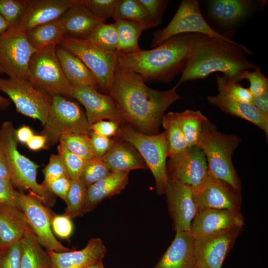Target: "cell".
<instances>
[{
	"label": "cell",
	"mask_w": 268,
	"mask_h": 268,
	"mask_svg": "<svg viewBox=\"0 0 268 268\" xmlns=\"http://www.w3.org/2000/svg\"><path fill=\"white\" fill-rule=\"evenodd\" d=\"M21 254L20 241L0 248V268H19Z\"/></svg>",
	"instance_id": "obj_45"
},
{
	"label": "cell",
	"mask_w": 268,
	"mask_h": 268,
	"mask_svg": "<svg viewBox=\"0 0 268 268\" xmlns=\"http://www.w3.org/2000/svg\"><path fill=\"white\" fill-rule=\"evenodd\" d=\"M0 179L10 181V170L4 151L0 142Z\"/></svg>",
	"instance_id": "obj_55"
},
{
	"label": "cell",
	"mask_w": 268,
	"mask_h": 268,
	"mask_svg": "<svg viewBox=\"0 0 268 268\" xmlns=\"http://www.w3.org/2000/svg\"><path fill=\"white\" fill-rule=\"evenodd\" d=\"M207 100L210 104L217 107L223 112L254 124L265 132L268 138V117L252 103L236 101L220 94L208 96Z\"/></svg>",
	"instance_id": "obj_26"
},
{
	"label": "cell",
	"mask_w": 268,
	"mask_h": 268,
	"mask_svg": "<svg viewBox=\"0 0 268 268\" xmlns=\"http://www.w3.org/2000/svg\"><path fill=\"white\" fill-rule=\"evenodd\" d=\"M243 228L194 237L196 265L202 268H221Z\"/></svg>",
	"instance_id": "obj_16"
},
{
	"label": "cell",
	"mask_w": 268,
	"mask_h": 268,
	"mask_svg": "<svg viewBox=\"0 0 268 268\" xmlns=\"http://www.w3.org/2000/svg\"><path fill=\"white\" fill-rule=\"evenodd\" d=\"M10 104V100L5 98L0 94V109L5 110Z\"/></svg>",
	"instance_id": "obj_58"
},
{
	"label": "cell",
	"mask_w": 268,
	"mask_h": 268,
	"mask_svg": "<svg viewBox=\"0 0 268 268\" xmlns=\"http://www.w3.org/2000/svg\"><path fill=\"white\" fill-rule=\"evenodd\" d=\"M69 151L81 158L90 160L94 158V153L89 134L84 133H65L59 139Z\"/></svg>",
	"instance_id": "obj_37"
},
{
	"label": "cell",
	"mask_w": 268,
	"mask_h": 268,
	"mask_svg": "<svg viewBox=\"0 0 268 268\" xmlns=\"http://www.w3.org/2000/svg\"><path fill=\"white\" fill-rule=\"evenodd\" d=\"M19 204L39 243L47 251L68 252L71 249L63 245L55 237L51 227L55 214L34 195L19 192Z\"/></svg>",
	"instance_id": "obj_13"
},
{
	"label": "cell",
	"mask_w": 268,
	"mask_h": 268,
	"mask_svg": "<svg viewBox=\"0 0 268 268\" xmlns=\"http://www.w3.org/2000/svg\"><path fill=\"white\" fill-rule=\"evenodd\" d=\"M46 138L42 134H34L26 143L31 150L37 151L41 149H46Z\"/></svg>",
	"instance_id": "obj_54"
},
{
	"label": "cell",
	"mask_w": 268,
	"mask_h": 268,
	"mask_svg": "<svg viewBox=\"0 0 268 268\" xmlns=\"http://www.w3.org/2000/svg\"><path fill=\"white\" fill-rule=\"evenodd\" d=\"M0 142L8 164L10 181L13 185L27 190L41 200L47 206L55 202L52 194L46 190L36 180L38 165L21 154L17 149L15 129L10 121L2 123L0 128Z\"/></svg>",
	"instance_id": "obj_5"
},
{
	"label": "cell",
	"mask_w": 268,
	"mask_h": 268,
	"mask_svg": "<svg viewBox=\"0 0 268 268\" xmlns=\"http://www.w3.org/2000/svg\"><path fill=\"white\" fill-rule=\"evenodd\" d=\"M31 230L19 208L0 203V248L20 241Z\"/></svg>",
	"instance_id": "obj_25"
},
{
	"label": "cell",
	"mask_w": 268,
	"mask_h": 268,
	"mask_svg": "<svg viewBox=\"0 0 268 268\" xmlns=\"http://www.w3.org/2000/svg\"><path fill=\"white\" fill-rule=\"evenodd\" d=\"M253 4L250 0H211L207 3L211 17L225 27L236 24L246 17Z\"/></svg>",
	"instance_id": "obj_28"
},
{
	"label": "cell",
	"mask_w": 268,
	"mask_h": 268,
	"mask_svg": "<svg viewBox=\"0 0 268 268\" xmlns=\"http://www.w3.org/2000/svg\"><path fill=\"white\" fill-rule=\"evenodd\" d=\"M72 97L84 107L89 125L107 119L125 123L116 104L109 95L99 92L89 86H73Z\"/></svg>",
	"instance_id": "obj_18"
},
{
	"label": "cell",
	"mask_w": 268,
	"mask_h": 268,
	"mask_svg": "<svg viewBox=\"0 0 268 268\" xmlns=\"http://www.w3.org/2000/svg\"><path fill=\"white\" fill-rule=\"evenodd\" d=\"M36 51L25 33L13 29L0 35V74L27 80L30 61Z\"/></svg>",
	"instance_id": "obj_12"
},
{
	"label": "cell",
	"mask_w": 268,
	"mask_h": 268,
	"mask_svg": "<svg viewBox=\"0 0 268 268\" xmlns=\"http://www.w3.org/2000/svg\"><path fill=\"white\" fill-rule=\"evenodd\" d=\"M25 35L36 50L51 45H59L64 36L59 18L37 26L27 31Z\"/></svg>",
	"instance_id": "obj_32"
},
{
	"label": "cell",
	"mask_w": 268,
	"mask_h": 268,
	"mask_svg": "<svg viewBox=\"0 0 268 268\" xmlns=\"http://www.w3.org/2000/svg\"><path fill=\"white\" fill-rule=\"evenodd\" d=\"M57 45H49L35 51L30 61L27 80L52 97H72L73 86L66 78L56 55Z\"/></svg>",
	"instance_id": "obj_7"
},
{
	"label": "cell",
	"mask_w": 268,
	"mask_h": 268,
	"mask_svg": "<svg viewBox=\"0 0 268 268\" xmlns=\"http://www.w3.org/2000/svg\"><path fill=\"white\" fill-rule=\"evenodd\" d=\"M19 192L13 188L10 180L0 179V203L20 209L19 204Z\"/></svg>",
	"instance_id": "obj_48"
},
{
	"label": "cell",
	"mask_w": 268,
	"mask_h": 268,
	"mask_svg": "<svg viewBox=\"0 0 268 268\" xmlns=\"http://www.w3.org/2000/svg\"><path fill=\"white\" fill-rule=\"evenodd\" d=\"M129 172H111L105 178L88 186L82 215L94 209L103 200L119 194L128 184Z\"/></svg>",
	"instance_id": "obj_24"
},
{
	"label": "cell",
	"mask_w": 268,
	"mask_h": 268,
	"mask_svg": "<svg viewBox=\"0 0 268 268\" xmlns=\"http://www.w3.org/2000/svg\"><path fill=\"white\" fill-rule=\"evenodd\" d=\"M111 172L102 158H93L85 166L80 179L87 187L108 176Z\"/></svg>",
	"instance_id": "obj_42"
},
{
	"label": "cell",
	"mask_w": 268,
	"mask_h": 268,
	"mask_svg": "<svg viewBox=\"0 0 268 268\" xmlns=\"http://www.w3.org/2000/svg\"><path fill=\"white\" fill-rule=\"evenodd\" d=\"M9 29V26L6 21L0 14V35Z\"/></svg>",
	"instance_id": "obj_57"
},
{
	"label": "cell",
	"mask_w": 268,
	"mask_h": 268,
	"mask_svg": "<svg viewBox=\"0 0 268 268\" xmlns=\"http://www.w3.org/2000/svg\"><path fill=\"white\" fill-rule=\"evenodd\" d=\"M138 1L157 25L161 23L163 14L168 3V0H138Z\"/></svg>",
	"instance_id": "obj_49"
},
{
	"label": "cell",
	"mask_w": 268,
	"mask_h": 268,
	"mask_svg": "<svg viewBox=\"0 0 268 268\" xmlns=\"http://www.w3.org/2000/svg\"><path fill=\"white\" fill-rule=\"evenodd\" d=\"M106 252V247L99 238L90 239L80 250L60 253L48 251L52 268H85L92 263L103 261Z\"/></svg>",
	"instance_id": "obj_21"
},
{
	"label": "cell",
	"mask_w": 268,
	"mask_h": 268,
	"mask_svg": "<svg viewBox=\"0 0 268 268\" xmlns=\"http://www.w3.org/2000/svg\"><path fill=\"white\" fill-rule=\"evenodd\" d=\"M165 195L174 230L190 232L198 211L193 189L180 181L168 179Z\"/></svg>",
	"instance_id": "obj_17"
},
{
	"label": "cell",
	"mask_w": 268,
	"mask_h": 268,
	"mask_svg": "<svg viewBox=\"0 0 268 268\" xmlns=\"http://www.w3.org/2000/svg\"><path fill=\"white\" fill-rule=\"evenodd\" d=\"M87 187L80 179L71 180L65 202L67 208L64 214L71 219L82 215L87 197Z\"/></svg>",
	"instance_id": "obj_38"
},
{
	"label": "cell",
	"mask_w": 268,
	"mask_h": 268,
	"mask_svg": "<svg viewBox=\"0 0 268 268\" xmlns=\"http://www.w3.org/2000/svg\"><path fill=\"white\" fill-rule=\"evenodd\" d=\"M64 36L86 40L96 26L104 21L90 12L80 1L73 4L59 18Z\"/></svg>",
	"instance_id": "obj_22"
},
{
	"label": "cell",
	"mask_w": 268,
	"mask_h": 268,
	"mask_svg": "<svg viewBox=\"0 0 268 268\" xmlns=\"http://www.w3.org/2000/svg\"><path fill=\"white\" fill-rule=\"evenodd\" d=\"M194 33L229 40L215 31L204 19L197 0H183L169 23L153 34L151 47H156L176 35Z\"/></svg>",
	"instance_id": "obj_9"
},
{
	"label": "cell",
	"mask_w": 268,
	"mask_h": 268,
	"mask_svg": "<svg viewBox=\"0 0 268 268\" xmlns=\"http://www.w3.org/2000/svg\"><path fill=\"white\" fill-rule=\"evenodd\" d=\"M117 121L101 120L90 126V130L100 135L111 137L118 135L121 125Z\"/></svg>",
	"instance_id": "obj_51"
},
{
	"label": "cell",
	"mask_w": 268,
	"mask_h": 268,
	"mask_svg": "<svg viewBox=\"0 0 268 268\" xmlns=\"http://www.w3.org/2000/svg\"><path fill=\"white\" fill-rule=\"evenodd\" d=\"M57 148L58 155L63 163L69 178L70 180L79 179L89 160L84 159L72 153L61 143Z\"/></svg>",
	"instance_id": "obj_41"
},
{
	"label": "cell",
	"mask_w": 268,
	"mask_h": 268,
	"mask_svg": "<svg viewBox=\"0 0 268 268\" xmlns=\"http://www.w3.org/2000/svg\"><path fill=\"white\" fill-rule=\"evenodd\" d=\"M168 179L198 188L205 179L208 167L204 153L198 145L188 146L170 158L166 164Z\"/></svg>",
	"instance_id": "obj_14"
},
{
	"label": "cell",
	"mask_w": 268,
	"mask_h": 268,
	"mask_svg": "<svg viewBox=\"0 0 268 268\" xmlns=\"http://www.w3.org/2000/svg\"><path fill=\"white\" fill-rule=\"evenodd\" d=\"M193 268H202L195 265V266H194Z\"/></svg>",
	"instance_id": "obj_60"
},
{
	"label": "cell",
	"mask_w": 268,
	"mask_h": 268,
	"mask_svg": "<svg viewBox=\"0 0 268 268\" xmlns=\"http://www.w3.org/2000/svg\"><path fill=\"white\" fill-rule=\"evenodd\" d=\"M196 35L179 34L151 50L127 54L117 53V66L138 74L144 82H170L186 68Z\"/></svg>",
	"instance_id": "obj_3"
},
{
	"label": "cell",
	"mask_w": 268,
	"mask_h": 268,
	"mask_svg": "<svg viewBox=\"0 0 268 268\" xmlns=\"http://www.w3.org/2000/svg\"><path fill=\"white\" fill-rule=\"evenodd\" d=\"M20 242L19 268H52V261L48 251L43 249L32 230L25 233Z\"/></svg>",
	"instance_id": "obj_30"
},
{
	"label": "cell",
	"mask_w": 268,
	"mask_h": 268,
	"mask_svg": "<svg viewBox=\"0 0 268 268\" xmlns=\"http://www.w3.org/2000/svg\"><path fill=\"white\" fill-rule=\"evenodd\" d=\"M85 114L78 104L61 95L52 96L51 108L41 134L46 138V149L59 142L65 133L89 134Z\"/></svg>",
	"instance_id": "obj_8"
},
{
	"label": "cell",
	"mask_w": 268,
	"mask_h": 268,
	"mask_svg": "<svg viewBox=\"0 0 268 268\" xmlns=\"http://www.w3.org/2000/svg\"><path fill=\"white\" fill-rule=\"evenodd\" d=\"M245 219L241 211L223 209L199 210L190 232L193 237L210 235L235 228H243Z\"/></svg>",
	"instance_id": "obj_19"
},
{
	"label": "cell",
	"mask_w": 268,
	"mask_h": 268,
	"mask_svg": "<svg viewBox=\"0 0 268 268\" xmlns=\"http://www.w3.org/2000/svg\"><path fill=\"white\" fill-rule=\"evenodd\" d=\"M241 141L236 135L219 132L207 119L202 124L198 143L204 153L210 172L240 192L241 181L232 162V155Z\"/></svg>",
	"instance_id": "obj_4"
},
{
	"label": "cell",
	"mask_w": 268,
	"mask_h": 268,
	"mask_svg": "<svg viewBox=\"0 0 268 268\" xmlns=\"http://www.w3.org/2000/svg\"><path fill=\"white\" fill-rule=\"evenodd\" d=\"M33 135L31 128L25 125L15 130V136L18 142L26 143Z\"/></svg>",
	"instance_id": "obj_56"
},
{
	"label": "cell",
	"mask_w": 268,
	"mask_h": 268,
	"mask_svg": "<svg viewBox=\"0 0 268 268\" xmlns=\"http://www.w3.org/2000/svg\"><path fill=\"white\" fill-rule=\"evenodd\" d=\"M193 191L198 211L210 208L241 211V192L216 178L209 170L203 182Z\"/></svg>",
	"instance_id": "obj_15"
},
{
	"label": "cell",
	"mask_w": 268,
	"mask_h": 268,
	"mask_svg": "<svg viewBox=\"0 0 268 268\" xmlns=\"http://www.w3.org/2000/svg\"><path fill=\"white\" fill-rule=\"evenodd\" d=\"M252 54L246 47L232 39L197 34L189 62L176 85L204 79L217 71L227 79L239 82L245 70L258 67L247 59V55Z\"/></svg>",
	"instance_id": "obj_2"
},
{
	"label": "cell",
	"mask_w": 268,
	"mask_h": 268,
	"mask_svg": "<svg viewBox=\"0 0 268 268\" xmlns=\"http://www.w3.org/2000/svg\"><path fill=\"white\" fill-rule=\"evenodd\" d=\"M253 70L252 71L245 70L240 79H247L249 81V89L252 95L256 96L268 90V78L262 72L259 66Z\"/></svg>",
	"instance_id": "obj_44"
},
{
	"label": "cell",
	"mask_w": 268,
	"mask_h": 268,
	"mask_svg": "<svg viewBox=\"0 0 268 268\" xmlns=\"http://www.w3.org/2000/svg\"><path fill=\"white\" fill-rule=\"evenodd\" d=\"M161 125L165 130L168 142V157L172 158L188 147L176 112H170L164 115Z\"/></svg>",
	"instance_id": "obj_34"
},
{
	"label": "cell",
	"mask_w": 268,
	"mask_h": 268,
	"mask_svg": "<svg viewBox=\"0 0 268 268\" xmlns=\"http://www.w3.org/2000/svg\"><path fill=\"white\" fill-rule=\"evenodd\" d=\"M0 91L8 96L18 113L39 120L44 126L51 108V96L28 80L16 78H0Z\"/></svg>",
	"instance_id": "obj_10"
},
{
	"label": "cell",
	"mask_w": 268,
	"mask_h": 268,
	"mask_svg": "<svg viewBox=\"0 0 268 268\" xmlns=\"http://www.w3.org/2000/svg\"><path fill=\"white\" fill-rule=\"evenodd\" d=\"M112 18L137 22L146 30L157 26L138 0H119Z\"/></svg>",
	"instance_id": "obj_33"
},
{
	"label": "cell",
	"mask_w": 268,
	"mask_h": 268,
	"mask_svg": "<svg viewBox=\"0 0 268 268\" xmlns=\"http://www.w3.org/2000/svg\"><path fill=\"white\" fill-rule=\"evenodd\" d=\"M91 139L95 158H102L110 149L115 140L92 131L89 134Z\"/></svg>",
	"instance_id": "obj_52"
},
{
	"label": "cell",
	"mask_w": 268,
	"mask_h": 268,
	"mask_svg": "<svg viewBox=\"0 0 268 268\" xmlns=\"http://www.w3.org/2000/svg\"><path fill=\"white\" fill-rule=\"evenodd\" d=\"M219 94L236 101L252 103L253 96L249 88L243 87L239 82L227 79L223 75H216Z\"/></svg>",
	"instance_id": "obj_39"
},
{
	"label": "cell",
	"mask_w": 268,
	"mask_h": 268,
	"mask_svg": "<svg viewBox=\"0 0 268 268\" xmlns=\"http://www.w3.org/2000/svg\"><path fill=\"white\" fill-rule=\"evenodd\" d=\"M195 265L194 237L190 232L178 231L153 268H193Z\"/></svg>",
	"instance_id": "obj_23"
},
{
	"label": "cell",
	"mask_w": 268,
	"mask_h": 268,
	"mask_svg": "<svg viewBox=\"0 0 268 268\" xmlns=\"http://www.w3.org/2000/svg\"><path fill=\"white\" fill-rule=\"evenodd\" d=\"M85 268H104L102 261L92 263Z\"/></svg>",
	"instance_id": "obj_59"
},
{
	"label": "cell",
	"mask_w": 268,
	"mask_h": 268,
	"mask_svg": "<svg viewBox=\"0 0 268 268\" xmlns=\"http://www.w3.org/2000/svg\"><path fill=\"white\" fill-rule=\"evenodd\" d=\"M59 45L77 57L94 75L98 86L108 92L117 65V53L109 52L86 40L66 36Z\"/></svg>",
	"instance_id": "obj_11"
},
{
	"label": "cell",
	"mask_w": 268,
	"mask_h": 268,
	"mask_svg": "<svg viewBox=\"0 0 268 268\" xmlns=\"http://www.w3.org/2000/svg\"><path fill=\"white\" fill-rule=\"evenodd\" d=\"M86 41L100 49L112 53H117L119 38L114 23L98 24Z\"/></svg>",
	"instance_id": "obj_36"
},
{
	"label": "cell",
	"mask_w": 268,
	"mask_h": 268,
	"mask_svg": "<svg viewBox=\"0 0 268 268\" xmlns=\"http://www.w3.org/2000/svg\"><path fill=\"white\" fill-rule=\"evenodd\" d=\"M114 23L117 31L119 45L117 53L131 54L140 51L138 45L139 38L143 30L141 24L131 20L117 19Z\"/></svg>",
	"instance_id": "obj_31"
},
{
	"label": "cell",
	"mask_w": 268,
	"mask_h": 268,
	"mask_svg": "<svg viewBox=\"0 0 268 268\" xmlns=\"http://www.w3.org/2000/svg\"><path fill=\"white\" fill-rule=\"evenodd\" d=\"M51 227L53 233L63 239L69 238L73 230L71 219L64 214L53 215L51 220Z\"/></svg>",
	"instance_id": "obj_47"
},
{
	"label": "cell",
	"mask_w": 268,
	"mask_h": 268,
	"mask_svg": "<svg viewBox=\"0 0 268 268\" xmlns=\"http://www.w3.org/2000/svg\"><path fill=\"white\" fill-rule=\"evenodd\" d=\"M74 2V0H26L25 14L15 29L25 33L37 26L58 19Z\"/></svg>",
	"instance_id": "obj_20"
},
{
	"label": "cell",
	"mask_w": 268,
	"mask_h": 268,
	"mask_svg": "<svg viewBox=\"0 0 268 268\" xmlns=\"http://www.w3.org/2000/svg\"><path fill=\"white\" fill-rule=\"evenodd\" d=\"M56 52L63 71L72 86H89L97 89L95 77L77 57L59 45Z\"/></svg>",
	"instance_id": "obj_27"
},
{
	"label": "cell",
	"mask_w": 268,
	"mask_h": 268,
	"mask_svg": "<svg viewBox=\"0 0 268 268\" xmlns=\"http://www.w3.org/2000/svg\"><path fill=\"white\" fill-rule=\"evenodd\" d=\"M44 176L43 182H49L65 176H67L63 163L57 154H52L48 164L42 170Z\"/></svg>",
	"instance_id": "obj_46"
},
{
	"label": "cell",
	"mask_w": 268,
	"mask_h": 268,
	"mask_svg": "<svg viewBox=\"0 0 268 268\" xmlns=\"http://www.w3.org/2000/svg\"><path fill=\"white\" fill-rule=\"evenodd\" d=\"M119 0H80V2L99 19L112 17Z\"/></svg>",
	"instance_id": "obj_43"
},
{
	"label": "cell",
	"mask_w": 268,
	"mask_h": 268,
	"mask_svg": "<svg viewBox=\"0 0 268 268\" xmlns=\"http://www.w3.org/2000/svg\"><path fill=\"white\" fill-rule=\"evenodd\" d=\"M188 146L198 145L202 124L207 118L200 111L187 109L176 112Z\"/></svg>",
	"instance_id": "obj_35"
},
{
	"label": "cell",
	"mask_w": 268,
	"mask_h": 268,
	"mask_svg": "<svg viewBox=\"0 0 268 268\" xmlns=\"http://www.w3.org/2000/svg\"><path fill=\"white\" fill-rule=\"evenodd\" d=\"M118 136L138 150L154 177L157 193L165 194L168 182L166 168L168 147L165 132L146 134L122 123Z\"/></svg>",
	"instance_id": "obj_6"
},
{
	"label": "cell",
	"mask_w": 268,
	"mask_h": 268,
	"mask_svg": "<svg viewBox=\"0 0 268 268\" xmlns=\"http://www.w3.org/2000/svg\"><path fill=\"white\" fill-rule=\"evenodd\" d=\"M111 172H130L146 169L147 167L133 147L122 141H114L110 149L102 157Z\"/></svg>",
	"instance_id": "obj_29"
},
{
	"label": "cell",
	"mask_w": 268,
	"mask_h": 268,
	"mask_svg": "<svg viewBox=\"0 0 268 268\" xmlns=\"http://www.w3.org/2000/svg\"><path fill=\"white\" fill-rule=\"evenodd\" d=\"M252 104L268 117V90L260 95L253 96Z\"/></svg>",
	"instance_id": "obj_53"
},
{
	"label": "cell",
	"mask_w": 268,
	"mask_h": 268,
	"mask_svg": "<svg viewBox=\"0 0 268 268\" xmlns=\"http://www.w3.org/2000/svg\"><path fill=\"white\" fill-rule=\"evenodd\" d=\"M178 87L165 91L151 88L137 74L117 65L109 89L125 123L146 134H159L167 109L181 97Z\"/></svg>",
	"instance_id": "obj_1"
},
{
	"label": "cell",
	"mask_w": 268,
	"mask_h": 268,
	"mask_svg": "<svg viewBox=\"0 0 268 268\" xmlns=\"http://www.w3.org/2000/svg\"><path fill=\"white\" fill-rule=\"evenodd\" d=\"M70 182L68 177L65 176L51 182H43L41 185L48 192L58 196L65 202Z\"/></svg>",
	"instance_id": "obj_50"
},
{
	"label": "cell",
	"mask_w": 268,
	"mask_h": 268,
	"mask_svg": "<svg viewBox=\"0 0 268 268\" xmlns=\"http://www.w3.org/2000/svg\"><path fill=\"white\" fill-rule=\"evenodd\" d=\"M26 9V0H0V14L8 24L9 29L18 26Z\"/></svg>",
	"instance_id": "obj_40"
}]
</instances>
